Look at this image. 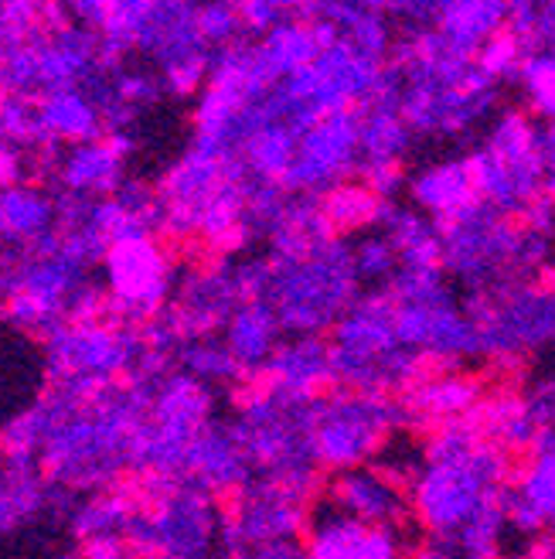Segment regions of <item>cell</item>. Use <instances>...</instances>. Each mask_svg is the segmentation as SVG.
<instances>
[{"label": "cell", "instance_id": "5", "mask_svg": "<svg viewBox=\"0 0 555 559\" xmlns=\"http://www.w3.org/2000/svg\"><path fill=\"white\" fill-rule=\"evenodd\" d=\"M478 199L505 215H521L542 199V123L521 106H508L484 144L467 154Z\"/></svg>", "mask_w": 555, "mask_h": 559}, {"label": "cell", "instance_id": "19", "mask_svg": "<svg viewBox=\"0 0 555 559\" xmlns=\"http://www.w3.org/2000/svg\"><path fill=\"white\" fill-rule=\"evenodd\" d=\"M378 233L388 236V242L399 253V270H443V242L436 222L415 212L402 202H385Z\"/></svg>", "mask_w": 555, "mask_h": 559}, {"label": "cell", "instance_id": "8", "mask_svg": "<svg viewBox=\"0 0 555 559\" xmlns=\"http://www.w3.org/2000/svg\"><path fill=\"white\" fill-rule=\"evenodd\" d=\"M382 72V59H372L362 48L338 38L290 82V109L297 127L311 130L317 120L362 109L372 99Z\"/></svg>", "mask_w": 555, "mask_h": 559}, {"label": "cell", "instance_id": "7", "mask_svg": "<svg viewBox=\"0 0 555 559\" xmlns=\"http://www.w3.org/2000/svg\"><path fill=\"white\" fill-rule=\"evenodd\" d=\"M293 260L297 263L290 266L280 294L283 321L300 334H321L335 328L348 307L362 297V280H358L354 270L351 242L330 236Z\"/></svg>", "mask_w": 555, "mask_h": 559}, {"label": "cell", "instance_id": "1", "mask_svg": "<svg viewBox=\"0 0 555 559\" xmlns=\"http://www.w3.org/2000/svg\"><path fill=\"white\" fill-rule=\"evenodd\" d=\"M515 478L511 454L487 443L470 419L430 430L423 467L409 488V515L436 543H450L494 501H502Z\"/></svg>", "mask_w": 555, "mask_h": 559}, {"label": "cell", "instance_id": "26", "mask_svg": "<svg viewBox=\"0 0 555 559\" xmlns=\"http://www.w3.org/2000/svg\"><path fill=\"white\" fill-rule=\"evenodd\" d=\"M239 352L245 358H263L273 345V318L263 311V307H249V314L239 321Z\"/></svg>", "mask_w": 555, "mask_h": 559}, {"label": "cell", "instance_id": "9", "mask_svg": "<svg viewBox=\"0 0 555 559\" xmlns=\"http://www.w3.org/2000/svg\"><path fill=\"white\" fill-rule=\"evenodd\" d=\"M497 106V82L481 69L470 72L460 86H439V82L402 79V120L412 136H457L478 127Z\"/></svg>", "mask_w": 555, "mask_h": 559}, {"label": "cell", "instance_id": "18", "mask_svg": "<svg viewBox=\"0 0 555 559\" xmlns=\"http://www.w3.org/2000/svg\"><path fill=\"white\" fill-rule=\"evenodd\" d=\"M470 424L478 427V433L502 447L505 454H529L542 427L535 424V416L529 413V403L524 396L511 393V389H502V393H491L481 400V406L467 416Z\"/></svg>", "mask_w": 555, "mask_h": 559}, {"label": "cell", "instance_id": "14", "mask_svg": "<svg viewBox=\"0 0 555 559\" xmlns=\"http://www.w3.org/2000/svg\"><path fill=\"white\" fill-rule=\"evenodd\" d=\"M327 501L338 512L369 522V525H388L399 528L409 515V498L388 485L382 474L369 467H354V471H338L335 478L327 481Z\"/></svg>", "mask_w": 555, "mask_h": 559}, {"label": "cell", "instance_id": "11", "mask_svg": "<svg viewBox=\"0 0 555 559\" xmlns=\"http://www.w3.org/2000/svg\"><path fill=\"white\" fill-rule=\"evenodd\" d=\"M505 515L515 533H555V427H545L505 491Z\"/></svg>", "mask_w": 555, "mask_h": 559}, {"label": "cell", "instance_id": "10", "mask_svg": "<svg viewBox=\"0 0 555 559\" xmlns=\"http://www.w3.org/2000/svg\"><path fill=\"white\" fill-rule=\"evenodd\" d=\"M362 167V136H358V109L317 120L311 130H303V140L297 147L290 185L327 194L351 178H358Z\"/></svg>", "mask_w": 555, "mask_h": 559}, {"label": "cell", "instance_id": "15", "mask_svg": "<svg viewBox=\"0 0 555 559\" xmlns=\"http://www.w3.org/2000/svg\"><path fill=\"white\" fill-rule=\"evenodd\" d=\"M269 382L276 393H287L300 403H317L338 389L335 358H330V342L321 334H303L300 342L276 352L269 361Z\"/></svg>", "mask_w": 555, "mask_h": 559}, {"label": "cell", "instance_id": "22", "mask_svg": "<svg viewBox=\"0 0 555 559\" xmlns=\"http://www.w3.org/2000/svg\"><path fill=\"white\" fill-rule=\"evenodd\" d=\"M515 79L524 96V109H529L542 127H555V55L552 51L524 55Z\"/></svg>", "mask_w": 555, "mask_h": 559}, {"label": "cell", "instance_id": "17", "mask_svg": "<svg viewBox=\"0 0 555 559\" xmlns=\"http://www.w3.org/2000/svg\"><path fill=\"white\" fill-rule=\"evenodd\" d=\"M508 14L511 4L505 0H450V4H436L433 27L454 51L478 59V51L505 32Z\"/></svg>", "mask_w": 555, "mask_h": 559}, {"label": "cell", "instance_id": "25", "mask_svg": "<svg viewBox=\"0 0 555 559\" xmlns=\"http://www.w3.org/2000/svg\"><path fill=\"white\" fill-rule=\"evenodd\" d=\"M478 69L487 75V79H494L497 86H502L505 79H515L518 75V69H521V62H524V45L508 32V24H505V32L502 35H494L481 51H478Z\"/></svg>", "mask_w": 555, "mask_h": 559}, {"label": "cell", "instance_id": "2", "mask_svg": "<svg viewBox=\"0 0 555 559\" xmlns=\"http://www.w3.org/2000/svg\"><path fill=\"white\" fill-rule=\"evenodd\" d=\"M436 229L443 242V273L460 280L467 294L535 276L552 246V236L532 233L515 215L484 202H474L450 222H439Z\"/></svg>", "mask_w": 555, "mask_h": 559}, {"label": "cell", "instance_id": "4", "mask_svg": "<svg viewBox=\"0 0 555 559\" xmlns=\"http://www.w3.org/2000/svg\"><path fill=\"white\" fill-rule=\"evenodd\" d=\"M463 311L481 331L484 358L518 361L521 355L548 348L555 345V270L470 290Z\"/></svg>", "mask_w": 555, "mask_h": 559}, {"label": "cell", "instance_id": "12", "mask_svg": "<svg viewBox=\"0 0 555 559\" xmlns=\"http://www.w3.org/2000/svg\"><path fill=\"white\" fill-rule=\"evenodd\" d=\"M307 556L311 559H402L406 546L399 528L358 522L338 512L330 501L311 515L307 525Z\"/></svg>", "mask_w": 555, "mask_h": 559}, {"label": "cell", "instance_id": "20", "mask_svg": "<svg viewBox=\"0 0 555 559\" xmlns=\"http://www.w3.org/2000/svg\"><path fill=\"white\" fill-rule=\"evenodd\" d=\"M311 11L327 17L338 27V35L354 48H362L372 59L388 62L396 45V32H393V17H388L382 4H321Z\"/></svg>", "mask_w": 555, "mask_h": 559}, {"label": "cell", "instance_id": "21", "mask_svg": "<svg viewBox=\"0 0 555 559\" xmlns=\"http://www.w3.org/2000/svg\"><path fill=\"white\" fill-rule=\"evenodd\" d=\"M317 209H321V215L327 222V229L335 233L338 239H345L351 233L362 236V233L378 229L385 202L354 178V181H345L338 188H330L327 194H321Z\"/></svg>", "mask_w": 555, "mask_h": 559}, {"label": "cell", "instance_id": "24", "mask_svg": "<svg viewBox=\"0 0 555 559\" xmlns=\"http://www.w3.org/2000/svg\"><path fill=\"white\" fill-rule=\"evenodd\" d=\"M505 528H508V515H505V495H502V501H494L491 509H484L463 528L454 539V546L463 559H505L502 556Z\"/></svg>", "mask_w": 555, "mask_h": 559}, {"label": "cell", "instance_id": "3", "mask_svg": "<svg viewBox=\"0 0 555 559\" xmlns=\"http://www.w3.org/2000/svg\"><path fill=\"white\" fill-rule=\"evenodd\" d=\"M388 294L396 300V338L402 348L447 369L484 358L481 331L467 318L443 270H399Z\"/></svg>", "mask_w": 555, "mask_h": 559}, {"label": "cell", "instance_id": "23", "mask_svg": "<svg viewBox=\"0 0 555 559\" xmlns=\"http://www.w3.org/2000/svg\"><path fill=\"white\" fill-rule=\"evenodd\" d=\"M351 257H354V270H358V280L362 284H372L375 287H388L399 273V253L396 246L388 242L385 233L372 229V233H362L354 242H351Z\"/></svg>", "mask_w": 555, "mask_h": 559}, {"label": "cell", "instance_id": "28", "mask_svg": "<svg viewBox=\"0 0 555 559\" xmlns=\"http://www.w3.org/2000/svg\"><path fill=\"white\" fill-rule=\"evenodd\" d=\"M542 194L555 202V127H542Z\"/></svg>", "mask_w": 555, "mask_h": 559}, {"label": "cell", "instance_id": "29", "mask_svg": "<svg viewBox=\"0 0 555 559\" xmlns=\"http://www.w3.org/2000/svg\"><path fill=\"white\" fill-rule=\"evenodd\" d=\"M402 559H463V556H460L457 546H450V543H436V539H430V543H415V546H409Z\"/></svg>", "mask_w": 555, "mask_h": 559}, {"label": "cell", "instance_id": "6", "mask_svg": "<svg viewBox=\"0 0 555 559\" xmlns=\"http://www.w3.org/2000/svg\"><path fill=\"white\" fill-rule=\"evenodd\" d=\"M399 427H406V413L396 396L354 393L338 385L314 403L311 437L317 464L335 474L369 467Z\"/></svg>", "mask_w": 555, "mask_h": 559}, {"label": "cell", "instance_id": "16", "mask_svg": "<svg viewBox=\"0 0 555 559\" xmlns=\"http://www.w3.org/2000/svg\"><path fill=\"white\" fill-rule=\"evenodd\" d=\"M406 194H409V205L415 212H423L426 218H433L436 226L439 222H450L474 202H481L467 157H447V160H436V164L420 167V171H412L406 181Z\"/></svg>", "mask_w": 555, "mask_h": 559}, {"label": "cell", "instance_id": "27", "mask_svg": "<svg viewBox=\"0 0 555 559\" xmlns=\"http://www.w3.org/2000/svg\"><path fill=\"white\" fill-rule=\"evenodd\" d=\"M532 51H552L555 55V0L552 4H539L535 8V27H532V38L524 55Z\"/></svg>", "mask_w": 555, "mask_h": 559}, {"label": "cell", "instance_id": "13", "mask_svg": "<svg viewBox=\"0 0 555 559\" xmlns=\"http://www.w3.org/2000/svg\"><path fill=\"white\" fill-rule=\"evenodd\" d=\"M396 400L402 403L406 424L436 430V427L457 424V419H467L474 413L484 400V382L478 376L460 372V369L433 372L415 385H409Z\"/></svg>", "mask_w": 555, "mask_h": 559}]
</instances>
